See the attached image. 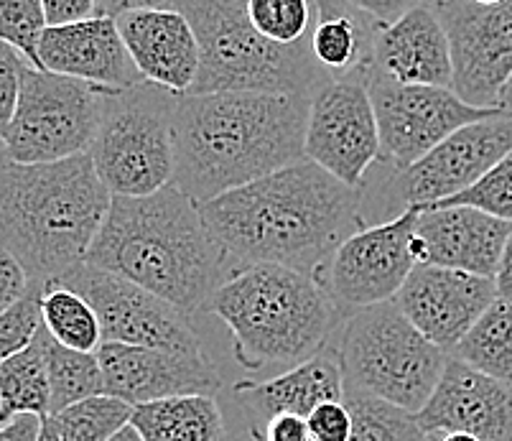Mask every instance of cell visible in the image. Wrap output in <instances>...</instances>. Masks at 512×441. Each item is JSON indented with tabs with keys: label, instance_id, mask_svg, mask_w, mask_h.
Here are the masks:
<instances>
[{
	"label": "cell",
	"instance_id": "obj_1",
	"mask_svg": "<svg viewBox=\"0 0 512 441\" xmlns=\"http://www.w3.org/2000/svg\"><path fill=\"white\" fill-rule=\"evenodd\" d=\"M230 276L253 263H276L314 276L357 230L367 227L362 189L309 159L199 204Z\"/></svg>",
	"mask_w": 512,
	"mask_h": 441
},
{
	"label": "cell",
	"instance_id": "obj_2",
	"mask_svg": "<svg viewBox=\"0 0 512 441\" xmlns=\"http://www.w3.org/2000/svg\"><path fill=\"white\" fill-rule=\"evenodd\" d=\"M311 95H174V184L197 204L306 159Z\"/></svg>",
	"mask_w": 512,
	"mask_h": 441
},
{
	"label": "cell",
	"instance_id": "obj_3",
	"mask_svg": "<svg viewBox=\"0 0 512 441\" xmlns=\"http://www.w3.org/2000/svg\"><path fill=\"white\" fill-rule=\"evenodd\" d=\"M85 263L138 283L189 317L207 314L230 278L199 204L174 184L148 197H113Z\"/></svg>",
	"mask_w": 512,
	"mask_h": 441
},
{
	"label": "cell",
	"instance_id": "obj_4",
	"mask_svg": "<svg viewBox=\"0 0 512 441\" xmlns=\"http://www.w3.org/2000/svg\"><path fill=\"white\" fill-rule=\"evenodd\" d=\"M110 202L90 153L51 164L8 161L0 169V245L44 286L85 263Z\"/></svg>",
	"mask_w": 512,
	"mask_h": 441
},
{
	"label": "cell",
	"instance_id": "obj_5",
	"mask_svg": "<svg viewBox=\"0 0 512 441\" xmlns=\"http://www.w3.org/2000/svg\"><path fill=\"white\" fill-rule=\"evenodd\" d=\"M225 322L248 373L291 370L329 347L342 317L311 273L253 263L232 273L207 306Z\"/></svg>",
	"mask_w": 512,
	"mask_h": 441
},
{
	"label": "cell",
	"instance_id": "obj_6",
	"mask_svg": "<svg viewBox=\"0 0 512 441\" xmlns=\"http://www.w3.org/2000/svg\"><path fill=\"white\" fill-rule=\"evenodd\" d=\"M199 44V72L192 95L207 92H288L314 95L324 82L309 39L276 44L248 16V0H176Z\"/></svg>",
	"mask_w": 512,
	"mask_h": 441
},
{
	"label": "cell",
	"instance_id": "obj_7",
	"mask_svg": "<svg viewBox=\"0 0 512 441\" xmlns=\"http://www.w3.org/2000/svg\"><path fill=\"white\" fill-rule=\"evenodd\" d=\"M344 385H355L418 413L434 393L449 352L426 340L395 301H383L344 319L337 329Z\"/></svg>",
	"mask_w": 512,
	"mask_h": 441
},
{
	"label": "cell",
	"instance_id": "obj_8",
	"mask_svg": "<svg viewBox=\"0 0 512 441\" xmlns=\"http://www.w3.org/2000/svg\"><path fill=\"white\" fill-rule=\"evenodd\" d=\"M174 95L151 82L100 87V123L87 153L113 197H148L174 179Z\"/></svg>",
	"mask_w": 512,
	"mask_h": 441
},
{
	"label": "cell",
	"instance_id": "obj_9",
	"mask_svg": "<svg viewBox=\"0 0 512 441\" xmlns=\"http://www.w3.org/2000/svg\"><path fill=\"white\" fill-rule=\"evenodd\" d=\"M97 123L100 87L29 64L3 143L13 164H51L90 151Z\"/></svg>",
	"mask_w": 512,
	"mask_h": 441
},
{
	"label": "cell",
	"instance_id": "obj_10",
	"mask_svg": "<svg viewBox=\"0 0 512 441\" xmlns=\"http://www.w3.org/2000/svg\"><path fill=\"white\" fill-rule=\"evenodd\" d=\"M418 207L380 225H367L349 235L314 278L327 291L342 322L362 309L393 301L400 286L418 266L413 255Z\"/></svg>",
	"mask_w": 512,
	"mask_h": 441
},
{
	"label": "cell",
	"instance_id": "obj_11",
	"mask_svg": "<svg viewBox=\"0 0 512 441\" xmlns=\"http://www.w3.org/2000/svg\"><path fill=\"white\" fill-rule=\"evenodd\" d=\"M367 87L380 128V161H388L395 171L416 164L464 125L502 110L469 105L451 87L400 85L377 74L367 77Z\"/></svg>",
	"mask_w": 512,
	"mask_h": 441
},
{
	"label": "cell",
	"instance_id": "obj_12",
	"mask_svg": "<svg viewBox=\"0 0 512 441\" xmlns=\"http://www.w3.org/2000/svg\"><path fill=\"white\" fill-rule=\"evenodd\" d=\"M512 151V113L469 123L385 184V210L426 207L464 192Z\"/></svg>",
	"mask_w": 512,
	"mask_h": 441
},
{
	"label": "cell",
	"instance_id": "obj_13",
	"mask_svg": "<svg viewBox=\"0 0 512 441\" xmlns=\"http://www.w3.org/2000/svg\"><path fill=\"white\" fill-rule=\"evenodd\" d=\"M79 291L95 309L102 327V342L171 350H202L192 327V317L161 296L118 273L79 263L64 276L54 278Z\"/></svg>",
	"mask_w": 512,
	"mask_h": 441
},
{
	"label": "cell",
	"instance_id": "obj_14",
	"mask_svg": "<svg viewBox=\"0 0 512 441\" xmlns=\"http://www.w3.org/2000/svg\"><path fill=\"white\" fill-rule=\"evenodd\" d=\"M304 153L349 187L365 189L367 171L380 161V128L367 80H329L311 95Z\"/></svg>",
	"mask_w": 512,
	"mask_h": 441
},
{
	"label": "cell",
	"instance_id": "obj_15",
	"mask_svg": "<svg viewBox=\"0 0 512 441\" xmlns=\"http://www.w3.org/2000/svg\"><path fill=\"white\" fill-rule=\"evenodd\" d=\"M451 44V90L477 108H500L497 97L512 77V0L482 6L474 0L431 3Z\"/></svg>",
	"mask_w": 512,
	"mask_h": 441
},
{
	"label": "cell",
	"instance_id": "obj_16",
	"mask_svg": "<svg viewBox=\"0 0 512 441\" xmlns=\"http://www.w3.org/2000/svg\"><path fill=\"white\" fill-rule=\"evenodd\" d=\"M105 393L130 406L171 396H217L222 378L202 350L102 342L97 347Z\"/></svg>",
	"mask_w": 512,
	"mask_h": 441
},
{
	"label": "cell",
	"instance_id": "obj_17",
	"mask_svg": "<svg viewBox=\"0 0 512 441\" xmlns=\"http://www.w3.org/2000/svg\"><path fill=\"white\" fill-rule=\"evenodd\" d=\"M495 299V278L459 268L416 266L393 301L426 340L451 355Z\"/></svg>",
	"mask_w": 512,
	"mask_h": 441
},
{
	"label": "cell",
	"instance_id": "obj_18",
	"mask_svg": "<svg viewBox=\"0 0 512 441\" xmlns=\"http://www.w3.org/2000/svg\"><path fill=\"white\" fill-rule=\"evenodd\" d=\"M416 416L428 436L464 431L479 441H512V385L451 355Z\"/></svg>",
	"mask_w": 512,
	"mask_h": 441
},
{
	"label": "cell",
	"instance_id": "obj_19",
	"mask_svg": "<svg viewBox=\"0 0 512 441\" xmlns=\"http://www.w3.org/2000/svg\"><path fill=\"white\" fill-rule=\"evenodd\" d=\"M39 67L105 90H128L146 82L120 36L118 21L110 16L46 26L39 41Z\"/></svg>",
	"mask_w": 512,
	"mask_h": 441
},
{
	"label": "cell",
	"instance_id": "obj_20",
	"mask_svg": "<svg viewBox=\"0 0 512 441\" xmlns=\"http://www.w3.org/2000/svg\"><path fill=\"white\" fill-rule=\"evenodd\" d=\"M512 222L467 204L418 210L413 255L418 266H444L495 278Z\"/></svg>",
	"mask_w": 512,
	"mask_h": 441
},
{
	"label": "cell",
	"instance_id": "obj_21",
	"mask_svg": "<svg viewBox=\"0 0 512 441\" xmlns=\"http://www.w3.org/2000/svg\"><path fill=\"white\" fill-rule=\"evenodd\" d=\"M370 74L400 85L451 87L454 64L449 34L431 3L411 8L393 23L380 26Z\"/></svg>",
	"mask_w": 512,
	"mask_h": 441
},
{
	"label": "cell",
	"instance_id": "obj_22",
	"mask_svg": "<svg viewBox=\"0 0 512 441\" xmlns=\"http://www.w3.org/2000/svg\"><path fill=\"white\" fill-rule=\"evenodd\" d=\"M130 57L146 82L189 92L199 72V44L192 23L176 8H146L115 18Z\"/></svg>",
	"mask_w": 512,
	"mask_h": 441
},
{
	"label": "cell",
	"instance_id": "obj_23",
	"mask_svg": "<svg viewBox=\"0 0 512 441\" xmlns=\"http://www.w3.org/2000/svg\"><path fill=\"white\" fill-rule=\"evenodd\" d=\"M235 396L240 398L242 413L248 416L250 434L258 439L273 416L278 413H296L309 416L316 406L344 398V370L334 347H324L319 355L263 383L242 380L235 385Z\"/></svg>",
	"mask_w": 512,
	"mask_h": 441
},
{
	"label": "cell",
	"instance_id": "obj_24",
	"mask_svg": "<svg viewBox=\"0 0 512 441\" xmlns=\"http://www.w3.org/2000/svg\"><path fill=\"white\" fill-rule=\"evenodd\" d=\"M309 49L327 80H367L383 23L349 0H314Z\"/></svg>",
	"mask_w": 512,
	"mask_h": 441
},
{
	"label": "cell",
	"instance_id": "obj_25",
	"mask_svg": "<svg viewBox=\"0 0 512 441\" xmlns=\"http://www.w3.org/2000/svg\"><path fill=\"white\" fill-rule=\"evenodd\" d=\"M130 426L143 441H225V416L214 396H171L133 406Z\"/></svg>",
	"mask_w": 512,
	"mask_h": 441
},
{
	"label": "cell",
	"instance_id": "obj_26",
	"mask_svg": "<svg viewBox=\"0 0 512 441\" xmlns=\"http://www.w3.org/2000/svg\"><path fill=\"white\" fill-rule=\"evenodd\" d=\"M451 355L479 373L512 385V304L492 301Z\"/></svg>",
	"mask_w": 512,
	"mask_h": 441
},
{
	"label": "cell",
	"instance_id": "obj_27",
	"mask_svg": "<svg viewBox=\"0 0 512 441\" xmlns=\"http://www.w3.org/2000/svg\"><path fill=\"white\" fill-rule=\"evenodd\" d=\"M41 342H44L46 373H49L51 413L105 393V378H102L97 352L64 347L62 342H57L46 332V327H41Z\"/></svg>",
	"mask_w": 512,
	"mask_h": 441
},
{
	"label": "cell",
	"instance_id": "obj_28",
	"mask_svg": "<svg viewBox=\"0 0 512 441\" xmlns=\"http://www.w3.org/2000/svg\"><path fill=\"white\" fill-rule=\"evenodd\" d=\"M41 319L46 332L64 347L97 352L102 345V327L92 304L64 283L49 281L41 286Z\"/></svg>",
	"mask_w": 512,
	"mask_h": 441
},
{
	"label": "cell",
	"instance_id": "obj_29",
	"mask_svg": "<svg viewBox=\"0 0 512 441\" xmlns=\"http://www.w3.org/2000/svg\"><path fill=\"white\" fill-rule=\"evenodd\" d=\"M0 401L11 416L36 413L46 419L51 413V388L41 329L26 350L0 362Z\"/></svg>",
	"mask_w": 512,
	"mask_h": 441
},
{
	"label": "cell",
	"instance_id": "obj_30",
	"mask_svg": "<svg viewBox=\"0 0 512 441\" xmlns=\"http://www.w3.org/2000/svg\"><path fill=\"white\" fill-rule=\"evenodd\" d=\"M344 403L352 413L349 441H428L413 411L395 406L385 398L367 393L355 385H344Z\"/></svg>",
	"mask_w": 512,
	"mask_h": 441
},
{
	"label": "cell",
	"instance_id": "obj_31",
	"mask_svg": "<svg viewBox=\"0 0 512 441\" xmlns=\"http://www.w3.org/2000/svg\"><path fill=\"white\" fill-rule=\"evenodd\" d=\"M59 441H110L133 419V406L110 393L90 396L51 413Z\"/></svg>",
	"mask_w": 512,
	"mask_h": 441
},
{
	"label": "cell",
	"instance_id": "obj_32",
	"mask_svg": "<svg viewBox=\"0 0 512 441\" xmlns=\"http://www.w3.org/2000/svg\"><path fill=\"white\" fill-rule=\"evenodd\" d=\"M248 16L265 39L288 46L309 39L316 6L314 0H248Z\"/></svg>",
	"mask_w": 512,
	"mask_h": 441
},
{
	"label": "cell",
	"instance_id": "obj_33",
	"mask_svg": "<svg viewBox=\"0 0 512 441\" xmlns=\"http://www.w3.org/2000/svg\"><path fill=\"white\" fill-rule=\"evenodd\" d=\"M454 204H467V207H477L482 212L500 217V220L512 222V151L505 159L495 166L492 171L482 176L477 184H472L464 192L454 194L441 202L426 204L418 210H434V207H454Z\"/></svg>",
	"mask_w": 512,
	"mask_h": 441
},
{
	"label": "cell",
	"instance_id": "obj_34",
	"mask_svg": "<svg viewBox=\"0 0 512 441\" xmlns=\"http://www.w3.org/2000/svg\"><path fill=\"white\" fill-rule=\"evenodd\" d=\"M46 31L41 0H0V39L16 46L31 67H39V41Z\"/></svg>",
	"mask_w": 512,
	"mask_h": 441
},
{
	"label": "cell",
	"instance_id": "obj_35",
	"mask_svg": "<svg viewBox=\"0 0 512 441\" xmlns=\"http://www.w3.org/2000/svg\"><path fill=\"white\" fill-rule=\"evenodd\" d=\"M41 327H44V319H41V286L31 283V289L11 309L0 314V362L26 350L36 340Z\"/></svg>",
	"mask_w": 512,
	"mask_h": 441
},
{
	"label": "cell",
	"instance_id": "obj_36",
	"mask_svg": "<svg viewBox=\"0 0 512 441\" xmlns=\"http://www.w3.org/2000/svg\"><path fill=\"white\" fill-rule=\"evenodd\" d=\"M26 67H29V59L23 57L16 46L0 39V138L8 131L13 113H16Z\"/></svg>",
	"mask_w": 512,
	"mask_h": 441
},
{
	"label": "cell",
	"instance_id": "obj_37",
	"mask_svg": "<svg viewBox=\"0 0 512 441\" xmlns=\"http://www.w3.org/2000/svg\"><path fill=\"white\" fill-rule=\"evenodd\" d=\"M311 441H349L352 439V413L347 403L327 401L306 416Z\"/></svg>",
	"mask_w": 512,
	"mask_h": 441
},
{
	"label": "cell",
	"instance_id": "obj_38",
	"mask_svg": "<svg viewBox=\"0 0 512 441\" xmlns=\"http://www.w3.org/2000/svg\"><path fill=\"white\" fill-rule=\"evenodd\" d=\"M31 289L29 273L23 271L16 255L0 245V314L11 309L26 291Z\"/></svg>",
	"mask_w": 512,
	"mask_h": 441
},
{
	"label": "cell",
	"instance_id": "obj_39",
	"mask_svg": "<svg viewBox=\"0 0 512 441\" xmlns=\"http://www.w3.org/2000/svg\"><path fill=\"white\" fill-rule=\"evenodd\" d=\"M46 26H64L97 16V0H41Z\"/></svg>",
	"mask_w": 512,
	"mask_h": 441
},
{
	"label": "cell",
	"instance_id": "obj_40",
	"mask_svg": "<svg viewBox=\"0 0 512 441\" xmlns=\"http://www.w3.org/2000/svg\"><path fill=\"white\" fill-rule=\"evenodd\" d=\"M255 441H311L309 421L296 413H278L260 429Z\"/></svg>",
	"mask_w": 512,
	"mask_h": 441
},
{
	"label": "cell",
	"instance_id": "obj_41",
	"mask_svg": "<svg viewBox=\"0 0 512 441\" xmlns=\"http://www.w3.org/2000/svg\"><path fill=\"white\" fill-rule=\"evenodd\" d=\"M365 13H370L375 21L380 23H393L395 18L403 16L411 8L423 6V3H436V0H349Z\"/></svg>",
	"mask_w": 512,
	"mask_h": 441
},
{
	"label": "cell",
	"instance_id": "obj_42",
	"mask_svg": "<svg viewBox=\"0 0 512 441\" xmlns=\"http://www.w3.org/2000/svg\"><path fill=\"white\" fill-rule=\"evenodd\" d=\"M44 419L36 413H18L0 429V441H39Z\"/></svg>",
	"mask_w": 512,
	"mask_h": 441
},
{
	"label": "cell",
	"instance_id": "obj_43",
	"mask_svg": "<svg viewBox=\"0 0 512 441\" xmlns=\"http://www.w3.org/2000/svg\"><path fill=\"white\" fill-rule=\"evenodd\" d=\"M176 0H97V16L118 18L130 11H146V8H174Z\"/></svg>",
	"mask_w": 512,
	"mask_h": 441
},
{
	"label": "cell",
	"instance_id": "obj_44",
	"mask_svg": "<svg viewBox=\"0 0 512 441\" xmlns=\"http://www.w3.org/2000/svg\"><path fill=\"white\" fill-rule=\"evenodd\" d=\"M495 289H497V299L512 304V230L510 235H507L505 248H502L500 263H497Z\"/></svg>",
	"mask_w": 512,
	"mask_h": 441
},
{
	"label": "cell",
	"instance_id": "obj_45",
	"mask_svg": "<svg viewBox=\"0 0 512 441\" xmlns=\"http://www.w3.org/2000/svg\"><path fill=\"white\" fill-rule=\"evenodd\" d=\"M497 105H500L505 113H512V77L505 82V87L500 90V97H497Z\"/></svg>",
	"mask_w": 512,
	"mask_h": 441
},
{
	"label": "cell",
	"instance_id": "obj_46",
	"mask_svg": "<svg viewBox=\"0 0 512 441\" xmlns=\"http://www.w3.org/2000/svg\"><path fill=\"white\" fill-rule=\"evenodd\" d=\"M39 441H59V434H57V426L51 424V419L46 416L44 424H41V434H39Z\"/></svg>",
	"mask_w": 512,
	"mask_h": 441
},
{
	"label": "cell",
	"instance_id": "obj_47",
	"mask_svg": "<svg viewBox=\"0 0 512 441\" xmlns=\"http://www.w3.org/2000/svg\"><path fill=\"white\" fill-rule=\"evenodd\" d=\"M110 441H143V439H141V434H138V431L128 424L123 431H118V434H115Z\"/></svg>",
	"mask_w": 512,
	"mask_h": 441
},
{
	"label": "cell",
	"instance_id": "obj_48",
	"mask_svg": "<svg viewBox=\"0 0 512 441\" xmlns=\"http://www.w3.org/2000/svg\"><path fill=\"white\" fill-rule=\"evenodd\" d=\"M436 439H439V436H436ZM439 441H479V439L472 434H464V431H451V434H441Z\"/></svg>",
	"mask_w": 512,
	"mask_h": 441
},
{
	"label": "cell",
	"instance_id": "obj_49",
	"mask_svg": "<svg viewBox=\"0 0 512 441\" xmlns=\"http://www.w3.org/2000/svg\"><path fill=\"white\" fill-rule=\"evenodd\" d=\"M11 419H13V416L8 413V408L3 406V401H0V429H3V426H6Z\"/></svg>",
	"mask_w": 512,
	"mask_h": 441
},
{
	"label": "cell",
	"instance_id": "obj_50",
	"mask_svg": "<svg viewBox=\"0 0 512 441\" xmlns=\"http://www.w3.org/2000/svg\"><path fill=\"white\" fill-rule=\"evenodd\" d=\"M8 153H6V143H3V138H0V169H3V166L8 164Z\"/></svg>",
	"mask_w": 512,
	"mask_h": 441
},
{
	"label": "cell",
	"instance_id": "obj_51",
	"mask_svg": "<svg viewBox=\"0 0 512 441\" xmlns=\"http://www.w3.org/2000/svg\"><path fill=\"white\" fill-rule=\"evenodd\" d=\"M474 3H482V6H495V3H502V0H474Z\"/></svg>",
	"mask_w": 512,
	"mask_h": 441
},
{
	"label": "cell",
	"instance_id": "obj_52",
	"mask_svg": "<svg viewBox=\"0 0 512 441\" xmlns=\"http://www.w3.org/2000/svg\"><path fill=\"white\" fill-rule=\"evenodd\" d=\"M428 441H436V436H431V439H428Z\"/></svg>",
	"mask_w": 512,
	"mask_h": 441
}]
</instances>
